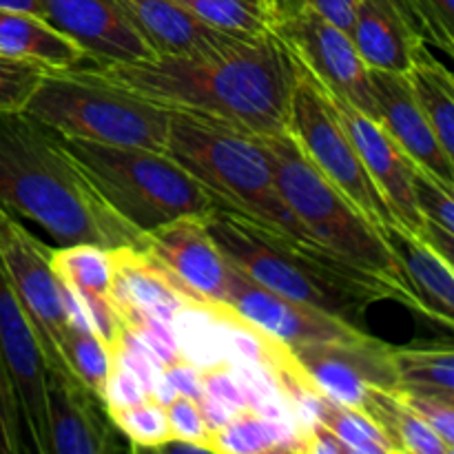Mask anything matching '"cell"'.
<instances>
[{
	"instance_id": "cell-1",
	"label": "cell",
	"mask_w": 454,
	"mask_h": 454,
	"mask_svg": "<svg viewBox=\"0 0 454 454\" xmlns=\"http://www.w3.org/2000/svg\"><path fill=\"white\" fill-rule=\"evenodd\" d=\"M96 69L164 109L208 115L255 136H275L288 133V106L300 65L273 31L235 38L211 51L153 56Z\"/></svg>"
},
{
	"instance_id": "cell-2",
	"label": "cell",
	"mask_w": 454,
	"mask_h": 454,
	"mask_svg": "<svg viewBox=\"0 0 454 454\" xmlns=\"http://www.w3.org/2000/svg\"><path fill=\"white\" fill-rule=\"evenodd\" d=\"M0 208L43 226L60 247L142 244L96 193L60 137L25 111L0 114Z\"/></svg>"
},
{
	"instance_id": "cell-3",
	"label": "cell",
	"mask_w": 454,
	"mask_h": 454,
	"mask_svg": "<svg viewBox=\"0 0 454 454\" xmlns=\"http://www.w3.org/2000/svg\"><path fill=\"white\" fill-rule=\"evenodd\" d=\"M226 260L260 286L359 326L364 313L384 300L402 301L390 284L326 248L275 233L229 208L204 217Z\"/></svg>"
},
{
	"instance_id": "cell-4",
	"label": "cell",
	"mask_w": 454,
	"mask_h": 454,
	"mask_svg": "<svg viewBox=\"0 0 454 454\" xmlns=\"http://www.w3.org/2000/svg\"><path fill=\"white\" fill-rule=\"evenodd\" d=\"M168 111L164 153L198 180L222 208L239 213L275 233L315 244L279 195L262 136L208 115Z\"/></svg>"
},
{
	"instance_id": "cell-5",
	"label": "cell",
	"mask_w": 454,
	"mask_h": 454,
	"mask_svg": "<svg viewBox=\"0 0 454 454\" xmlns=\"http://www.w3.org/2000/svg\"><path fill=\"white\" fill-rule=\"evenodd\" d=\"M262 140L279 195L309 238L348 264L384 279L402 295V304L417 310L402 266L377 226L306 158L288 133L262 136Z\"/></svg>"
},
{
	"instance_id": "cell-6",
	"label": "cell",
	"mask_w": 454,
	"mask_h": 454,
	"mask_svg": "<svg viewBox=\"0 0 454 454\" xmlns=\"http://www.w3.org/2000/svg\"><path fill=\"white\" fill-rule=\"evenodd\" d=\"M22 111L60 137L167 151L171 111L91 65L47 71Z\"/></svg>"
},
{
	"instance_id": "cell-7",
	"label": "cell",
	"mask_w": 454,
	"mask_h": 454,
	"mask_svg": "<svg viewBox=\"0 0 454 454\" xmlns=\"http://www.w3.org/2000/svg\"><path fill=\"white\" fill-rule=\"evenodd\" d=\"M60 142L106 207L142 238L173 220L207 217L220 207L167 153L75 137Z\"/></svg>"
},
{
	"instance_id": "cell-8",
	"label": "cell",
	"mask_w": 454,
	"mask_h": 454,
	"mask_svg": "<svg viewBox=\"0 0 454 454\" xmlns=\"http://www.w3.org/2000/svg\"><path fill=\"white\" fill-rule=\"evenodd\" d=\"M288 136L371 224L377 229L397 224L384 195L368 176L353 140L337 120L326 91L301 65L288 106Z\"/></svg>"
},
{
	"instance_id": "cell-9",
	"label": "cell",
	"mask_w": 454,
	"mask_h": 454,
	"mask_svg": "<svg viewBox=\"0 0 454 454\" xmlns=\"http://www.w3.org/2000/svg\"><path fill=\"white\" fill-rule=\"evenodd\" d=\"M0 262L38 337L47 368L71 375L65 359L69 326L62 310L60 282L51 270V248L44 247L4 208H0Z\"/></svg>"
},
{
	"instance_id": "cell-10",
	"label": "cell",
	"mask_w": 454,
	"mask_h": 454,
	"mask_svg": "<svg viewBox=\"0 0 454 454\" xmlns=\"http://www.w3.org/2000/svg\"><path fill=\"white\" fill-rule=\"evenodd\" d=\"M273 31L326 91L377 120L368 67L350 34L301 4L279 9Z\"/></svg>"
},
{
	"instance_id": "cell-11",
	"label": "cell",
	"mask_w": 454,
	"mask_h": 454,
	"mask_svg": "<svg viewBox=\"0 0 454 454\" xmlns=\"http://www.w3.org/2000/svg\"><path fill=\"white\" fill-rule=\"evenodd\" d=\"M0 362L16 399L25 452L51 454L47 395H44L47 362L40 350L38 337L9 284L3 262H0Z\"/></svg>"
},
{
	"instance_id": "cell-12",
	"label": "cell",
	"mask_w": 454,
	"mask_h": 454,
	"mask_svg": "<svg viewBox=\"0 0 454 454\" xmlns=\"http://www.w3.org/2000/svg\"><path fill=\"white\" fill-rule=\"evenodd\" d=\"M297 366L322 397L364 411L372 388L399 390L390 346L364 333L357 340L293 348Z\"/></svg>"
},
{
	"instance_id": "cell-13",
	"label": "cell",
	"mask_w": 454,
	"mask_h": 454,
	"mask_svg": "<svg viewBox=\"0 0 454 454\" xmlns=\"http://www.w3.org/2000/svg\"><path fill=\"white\" fill-rule=\"evenodd\" d=\"M226 306H231L244 322L253 324L291 350L310 344L357 340L366 333L362 326H353V324L333 317L324 310L286 300V297L260 286L235 266L231 270Z\"/></svg>"
},
{
	"instance_id": "cell-14",
	"label": "cell",
	"mask_w": 454,
	"mask_h": 454,
	"mask_svg": "<svg viewBox=\"0 0 454 454\" xmlns=\"http://www.w3.org/2000/svg\"><path fill=\"white\" fill-rule=\"evenodd\" d=\"M142 247L158 257L198 304L226 306L231 262L208 233L204 217H180L142 238Z\"/></svg>"
},
{
	"instance_id": "cell-15",
	"label": "cell",
	"mask_w": 454,
	"mask_h": 454,
	"mask_svg": "<svg viewBox=\"0 0 454 454\" xmlns=\"http://www.w3.org/2000/svg\"><path fill=\"white\" fill-rule=\"evenodd\" d=\"M40 16L74 38L93 67L153 58L122 0H38Z\"/></svg>"
},
{
	"instance_id": "cell-16",
	"label": "cell",
	"mask_w": 454,
	"mask_h": 454,
	"mask_svg": "<svg viewBox=\"0 0 454 454\" xmlns=\"http://www.w3.org/2000/svg\"><path fill=\"white\" fill-rule=\"evenodd\" d=\"M326 98L331 102L333 111H335L337 120L344 127V131L353 140L368 176L372 177L380 193L384 195L395 222L402 229H406L408 233L419 238L424 222H421V215L417 213L415 200H412V160L399 149L397 142L386 133V129L375 118L362 114L359 109L350 106L348 102L333 96L331 91H326Z\"/></svg>"
},
{
	"instance_id": "cell-17",
	"label": "cell",
	"mask_w": 454,
	"mask_h": 454,
	"mask_svg": "<svg viewBox=\"0 0 454 454\" xmlns=\"http://www.w3.org/2000/svg\"><path fill=\"white\" fill-rule=\"evenodd\" d=\"M49 448L51 454H106L118 450V430L105 402L75 377L47 368Z\"/></svg>"
},
{
	"instance_id": "cell-18",
	"label": "cell",
	"mask_w": 454,
	"mask_h": 454,
	"mask_svg": "<svg viewBox=\"0 0 454 454\" xmlns=\"http://www.w3.org/2000/svg\"><path fill=\"white\" fill-rule=\"evenodd\" d=\"M368 80L375 98L377 122L412 162L428 168L443 184L454 189V158L439 145L433 127L412 96L406 75L397 71L368 69Z\"/></svg>"
},
{
	"instance_id": "cell-19",
	"label": "cell",
	"mask_w": 454,
	"mask_h": 454,
	"mask_svg": "<svg viewBox=\"0 0 454 454\" xmlns=\"http://www.w3.org/2000/svg\"><path fill=\"white\" fill-rule=\"evenodd\" d=\"M111 253L109 297L118 315L142 310L173 324V317L184 306L198 304L180 279L151 255L142 244L120 247Z\"/></svg>"
},
{
	"instance_id": "cell-20",
	"label": "cell",
	"mask_w": 454,
	"mask_h": 454,
	"mask_svg": "<svg viewBox=\"0 0 454 454\" xmlns=\"http://www.w3.org/2000/svg\"><path fill=\"white\" fill-rule=\"evenodd\" d=\"M377 231L397 257L417 310L450 328L454 313V270L450 262L399 224H386Z\"/></svg>"
},
{
	"instance_id": "cell-21",
	"label": "cell",
	"mask_w": 454,
	"mask_h": 454,
	"mask_svg": "<svg viewBox=\"0 0 454 454\" xmlns=\"http://www.w3.org/2000/svg\"><path fill=\"white\" fill-rule=\"evenodd\" d=\"M122 4L155 56L211 51L242 38L207 25L176 0H122Z\"/></svg>"
},
{
	"instance_id": "cell-22",
	"label": "cell",
	"mask_w": 454,
	"mask_h": 454,
	"mask_svg": "<svg viewBox=\"0 0 454 454\" xmlns=\"http://www.w3.org/2000/svg\"><path fill=\"white\" fill-rule=\"evenodd\" d=\"M0 53L34 62L47 71L75 69L91 62L89 53L74 38L43 16L9 9H0Z\"/></svg>"
},
{
	"instance_id": "cell-23",
	"label": "cell",
	"mask_w": 454,
	"mask_h": 454,
	"mask_svg": "<svg viewBox=\"0 0 454 454\" xmlns=\"http://www.w3.org/2000/svg\"><path fill=\"white\" fill-rule=\"evenodd\" d=\"M350 38L368 69L397 71V74H406L417 43H424L411 34L397 18L368 0H359Z\"/></svg>"
},
{
	"instance_id": "cell-24",
	"label": "cell",
	"mask_w": 454,
	"mask_h": 454,
	"mask_svg": "<svg viewBox=\"0 0 454 454\" xmlns=\"http://www.w3.org/2000/svg\"><path fill=\"white\" fill-rule=\"evenodd\" d=\"M426 44L428 43H417L411 67L403 75L439 145L454 158V78L450 69L442 65Z\"/></svg>"
},
{
	"instance_id": "cell-25",
	"label": "cell",
	"mask_w": 454,
	"mask_h": 454,
	"mask_svg": "<svg viewBox=\"0 0 454 454\" xmlns=\"http://www.w3.org/2000/svg\"><path fill=\"white\" fill-rule=\"evenodd\" d=\"M211 450L213 454L304 452V433L293 421L264 419L255 411H242L211 433Z\"/></svg>"
},
{
	"instance_id": "cell-26",
	"label": "cell",
	"mask_w": 454,
	"mask_h": 454,
	"mask_svg": "<svg viewBox=\"0 0 454 454\" xmlns=\"http://www.w3.org/2000/svg\"><path fill=\"white\" fill-rule=\"evenodd\" d=\"M366 415H371L381 426L393 443L395 454H452L454 450L439 439V434L403 403L397 390L372 388L368 397Z\"/></svg>"
},
{
	"instance_id": "cell-27",
	"label": "cell",
	"mask_w": 454,
	"mask_h": 454,
	"mask_svg": "<svg viewBox=\"0 0 454 454\" xmlns=\"http://www.w3.org/2000/svg\"><path fill=\"white\" fill-rule=\"evenodd\" d=\"M399 390L454 399V355L450 346H390Z\"/></svg>"
},
{
	"instance_id": "cell-28",
	"label": "cell",
	"mask_w": 454,
	"mask_h": 454,
	"mask_svg": "<svg viewBox=\"0 0 454 454\" xmlns=\"http://www.w3.org/2000/svg\"><path fill=\"white\" fill-rule=\"evenodd\" d=\"M195 18L226 34L257 38L273 34L284 0H176Z\"/></svg>"
},
{
	"instance_id": "cell-29",
	"label": "cell",
	"mask_w": 454,
	"mask_h": 454,
	"mask_svg": "<svg viewBox=\"0 0 454 454\" xmlns=\"http://www.w3.org/2000/svg\"><path fill=\"white\" fill-rule=\"evenodd\" d=\"M177 350L198 371L226 364L217 306L189 304L173 317Z\"/></svg>"
},
{
	"instance_id": "cell-30",
	"label": "cell",
	"mask_w": 454,
	"mask_h": 454,
	"mask_svg": "<svg viewBox=\"0 0 454 454\" xmlns=\"http://www.w3.org/2000/svg\"><path fill=\"white\" fill-rule=\"evenodd\" d=\"M51 270L58 282L75 288L109 295L111 253L96 244H69L53 251Z\"/></svg>"
},
{
	"instance_id": "cell-31",
	"label": "cell",
	"mask_w": 454,
	"mask_h": 454,
	"mask_svg": "<svg viewBox=\"0 0 454 454\" xmlns=\"http://www.w3.org/2000/svg\"><path fill=\"white\" fill-rule=\"evenodd\" d=\"M65 359L71 375L102 399L106 380L114 368V355H111L109 346L93 333L69 328L65 337Z\"/></svg>"
},
{
	"instance_id": "cell-32",
	"label": "cell",
	"mask_w": 454,
	"mask_h": 454,
	"mask_svg": "<svg viewBox=\"0 0 454 454\" xmlns=\"http://www.w3.org/2000/svg\"><path fill=\"white\" fill-rule=\"evenodd\" d=\"M324 424L337 434L348 454H395L388 434L364 411H353L328 402Z\"/></svg>"
},
{
	"instance_id": "cell-33",
	"label": "cell",
	"mask_w": 454,
	"mask_h": 454,
	"mask_svg": "<svg viewBox=\"0 0 454 454\" xmlns=\"http://www.w3.org/2000/svg\"><path fill=\"white\" fill-rule=\"evenodd\" d=\"M109 417L115 430L124 439H129L133 448H140V450H158L164 442L171 439L167 412L151 399L137 403V406L111 411Z\"/></svg>"
},
{
	"instance_id": "cell-34",
	"label": "cell",
	"mask_w": 454,
	"mask_h": 454,
	"mask_svg": "<svg viewBox=\"0 0 454 454\" xmlns=\"http://www.w3.org/2000/svg\"><path fill=\"white\" fill-rule=\"evenodd\" d=\"M411 180L412 200H415L417 213L421 215L424 226H433V229H442L454 235L452 186L443 184L437 176H433L428 168L419 167L417 162L411 164Z\"/></svg>"
},
{
	"instance_id": "cell-35",
	"label": "cell",
	"mask_w": 454,
	"mask_h": 454,
	"mask_svg": "<svg viewBox=\"0 0 454 454\" xmlns=\"http://www.w3.org/2000/svg\"><path fill=\"white\" fill-rule=\"evenodd\" d=\"M47 69L34 62L0 53V114L3 111H22Z\"/></svg>"
},
{
	"instance_id": "cell-36",
	"label": "cell",
	"mask_w": 454,
	"mask_h": 454,
	"mask_svg": "<svg viewBox=\"0 0 454 454\" xmlns=\"http://www.w3.org/2000/svg\"><path fill=\"white\" fill-rule=\"evenodd\" d=\"M408 408L417 412L443 443L454 450V399L434 397V395H412L397 390Z\"/></svg>"
},
{
	"instance_id": "cell-37",
	"label": "cell",
	"mask_w": 454,
	"mask_h": 454,
	"mask_svg": "<svg viewBox=\"0 0 454 454\" xmlns=\"http://www.w3.org/2000/svg\"><path fill=\"white\" fill-rule=\"evenodd\" d=\"M168 421V430H171V437L176 439H186V442L202 443L204 448L211 450V430L204 424L202 415L198 411V403L189 397H177L164 408Z\"/></svg>"
},
{
	"instance_id": "cell-38",
	"label": "cell",
	"mask_w": 454,
	"mask_h": 454,
	"mask_svg": "<svg viewBox=\"0 0 454 454\" xmlns=\"http://www.w3.org/2000/svg\"><path fill=\"white\" fill-rule=\"evenodd\" d=\"M200 380H202L204 395L213 397L215 402L224 403L229 411H233V412L251 411L247 393H244V388L239 386L238 377L233 375V371L229 368V364H220V366L200 371Z\"/></svg>"
},
{
	"instance_id": "cell-39",
	"label": "cell",
	"mask_w": 454,
	"mask_h": 454,
	"mask_svg": "<svg viewBox=\"0 0 454 454\" xmlns=\"http://www.w3.org/2000/svg\"><path fill=\"white\" fill-rule=\"evenodd\" d=\"M419 16L428 29V43L452 56L454 47V0H415Z\"/></svg>"
},
{
	"instance_id": "cell-40",
	"label": "cell",
	"mask_w": 454,
	"mask_h": 454,
	"mask_svg": "<svg viewBox=\"0 0 454 454\" xmlns=\"http://www.w3.org/2000/svg\"><path fill=\"white\" fill-rule=\"evenodd\" d=\"M0 454H25L16 399L0 362Z\"/></svg>"
},
{
	"instance_id": "cell-41",
	"label": "cell",
	"mask_w": 454,
	"mask_h": 454,
	"mask_svg": "<svg viewBox=\"0 0 454 454\" xmlns=\"http://www.w3.org/2000/svg\"><path fill=\"white\" fill-rule=\"evenodd\" d=\"M102 399H105L106 411L111 412L120 411V408L137 406V403L146 402L149 395H146V390L142 388V384L131 375V372H127L120 366H114L111 368L109 380H106Z\"/></svg>"
},
{
	"instance_id": "cell-42",
	"label": "cell",
	"mask_w": 454,
	"mask_h": 454,
	"mask_svg": "<svg viewBox=\"0 0 454 454\" xmlns=\"http://www.w3.org/2000/svg\"><path fill=\"white\" fill-rule=\"evenodd\" d=\"M297 4L313 9L315 13H319L322 18L331 20L333 25L344 29L346 34H350L355 25V16H357L359 0H286L284 7H297Z\"/></svg>"
},
{
	"instance_id": "cell-43",
	"label": "cell",
	"mask_w": 454,
	"mask_h": 454,
	"mask_svg": "<svg viewBox=\"0 0 454 454\" xmlns=\"http://www.w3.org/2000/svg\"><path fill=\"white\" fill-rule=\"evenodd\" d=\"M164 380L173 386V390L177 393V397H189V399H200L202 390V380H200V371L195 366H191L184 359H177L176 364L167 366L162 371Z\"/></svg>"
},
{
	"instance_id": "cell-44",
	"label": "cell",
	"mask_w": 454,
	"mask_h": 454,
	"mask_svg": "<svg viewBox=\"0 0 454 454\" xmlns=\"http://www.w3.org/2000/svg\"><path fill=\"white\" fill-rule=\"evenodd\" d=\"M368 3L377 4L380 9L388 12L390 16L397 18V20L402 22L411 34H415L417 38L428 43V29H426L424 25V18H421L419 12H417L415 0H368Z\"/></svg>"
},
{
	"instance_id": "cell-45",
	"label": "cell",
	"mask_w": 454,
	"mask_h": 454,
	"mask_svg": "<svg viewBox=\"0 0 454 454\" xmlns=\"http://www.w3.org/2000/svg\"><path fill=\"white\" fill-rule=\"evenodd\" d=\"M304 452L310 454H348L344 443L337 439V434L328 428L324 421L315 424L313 428L306 433Z\"/></svg>"
},
{
	"instance_id": "cell-46",
	"label": "cell",
	"mask_w": 454,
	"mask_h": 454,
	"mask_svg": "<svg viewBox=\"0 0 454 454\" xmlns=\"http://www.w3.org/2000/svg\"><path fill=\"white\" fill-rule=\"evenodd\" d=\"M195 403H198L200 415H202L204 424H207V428L211 430V433H215V430H220L222 426L229 424L235 415V412L229 411L224 403L215 402V399L208 397V395H204V393L200 395V399H195Z\"/></svg>"
},
{
	"instance_id": "cell-47",
	"label": "cell",
	"mask_w": 454,
	"mask_h": 454,
	"mask_svg": "<svg viewBox=\"0 0 454 454\" xmlns=\"http://www.w3.org/2000/svg\"><path fill=\"white\" fill-rule=\"evenodd\" d=\"M149 399H151V402L158 403V406L167 408L168 403L173 402V399H177V393H176V390H173V386L168 384L167 380H164V375H160L158 380H155L153 388H151Z\"/></svg>"
},
{
	"instance_id": "cell-48",
	"label": "cell",
	"mask_w": 454,
	"mask_h": 454,
	"mask_svg": "<svg viewBox=\"0 0 454 454\" xmlns=\"http://www.w3.org/2000/svg\"><path fill=\"white\" fill-rule=\"evenodd\" d=\"M162 452H202V454H211L208 448H204L202 443H195V442H186V439H176L171 437L168 442H164L162 446L158 448Z\"/></svg>"
},
{
	"instance_id": "cell-49",
	"label": "cell",
	"mask_w": 454,
	"mask_h": 454,
	"mask_svg": "<svg viewBox=\"0 0 454 454\" xmlns=\"http://www.w3.org/2000/svg\"><path fill=\"white\" fill-rule=\"evenodd\" d=\"M0 9H9V12H29L40 16L38 0H0Z\"/></svg>"
}]
</instances>
